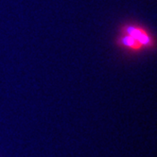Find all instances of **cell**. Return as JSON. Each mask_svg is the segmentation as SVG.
Masks as SVG:
<instances>
[{
  "mask_svg": "<svg viewBox=\"0 0 157 157\" xmlns=\"http://www.w3.org/2000/svg\"><path fill=\"white\" fill-rule=\"evenodd\" d=\"M115 43L119 48L132 53H139L144 50V48L136 39L130 35L123 34V33H119L117 36Z\"/></svg>",
  "mask_w": 157,
  "mask_h": 157,
  "instance_id": "7a4b0ae2",
  "label": "cell"
},
{
  "mask_svg": "<svg viewBox=\"0 0 157 157\" xmlns=\"http://www.w3.org/2000/svg\"><path fill=\"white\" fill-rule=\"evenodd\" d=\"M119 33L127 34L136 39L144 49L155 48V40L151 32L144 26L137 23H125L119 28Z\"/></svg>",
  "mask_w": 157,
  "mask_h": 157,
  "instance_id": "6da1fadb",
  "label": "cell"
}]
</instances>
